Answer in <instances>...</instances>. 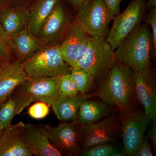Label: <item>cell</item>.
Masks as SVG:
<instances>
[{"instance_id": "cell-13", "label": "cell", "mask_w": 156, "mask_h": 156, "mask_svg": "<svg viewBox=\"0 0 156 156\" xmlns=\"http://www.w3.org/2000/svg\"><path fill=\"white\" fill-rule=\"evenodd\" d=\"M70 22L67 12L59 1L42 24L37 38L44 46L58 41L60 43Z\"/></svg>"}, {"instance_id": "cell-36", "label": "cell", "mask_w": 156, "mask_h": 156, "mask_svg": "<svg viewBox=\"0 0 156 156\" xmlns=\"http://www.w3.org/2000/svg\"><path fill=\"white\" fill-rule=\"evenodd\" d=\"M0 106H1V105H0Z\"/></svg>"}, {"instance_id": "cell-4", "label": "cell", "mask_w": 156, "mask_h": 156, "mask_svg": "<svg viewBox=\"0 0 156 156\" xmlns=\"http://www.w3.org/2000/svg\"><path fill=\"white\" fill-rule=\"evenodd\" d=\"M23 66L29 77H59L70 73L72 68L62 58L58 45L44 46Z\"/></svg>"}, {"instance_id": "cell-6", "label": "cell", "mask_w": 156, "mask_h": 156, "mask_svg": "<svg viewBox=\"0 0 156 156\" xmlns=\"http://www.w3.org/2000/svg\"><path fill=\"white\" fill-rule=\"evenodd\" d=\"M78 130L82 151L89 147L105 142L115 144L121 135L119 115L113 112L97 122L84 126L78 124Z\"/></svg>"}, {"instance_id": "cell-8", "label": "cell", "mask_w": 156, "mask_h": 156, "mask_svg": "<svg viewBox=\"0 0 156 156\" xmlns=\"http://www.w3.org/2000/svg\"><path fill=\"white\" fill-rule=\"evenodd\" d=\"M114 17L104 0H91L77 11L75 18L92 37L105 39L109 30V26Z\"/></svg>"}, {"instance_id": "cell-29", "label": "cell", "mask_w": 156, "mask_h": 156, "mask_svg": "<svg viewBox=\"0 0 156 156\" xmlns=\"http://www.w3.org/2000/svg\"><path fill=\"white\" fill-rule=\"evenodd\" d=\"M148 136H144L143 140L136 151L134 156H152L151 147Z\"/></svg>"}, {"instance_id": "cell-16", "label": "cell", "mask_w": 156, "mask_h": 156, "mask_svg": "<svg viewBox=\"0 0 156 156\" xmlns=\"http://www.w3.org/2000/svg\"><path fill=\"white\" fill-rule=\"evenodd\" d=\"M27 77L22 62L15 60L0 64V105Z\"/></svg>"}, {"instance_id": "cell-12", "label": "cell", "mask_w": 156, "mask_h": 156, "mask_svg": "<svg viewBox=\"0 0 156 156\" xmlns=\"http://www.w3.org/2000/svg\"><path fill=\"white\" fill-rule=\"evenodd\" d=\"M134 81L137 101L151 121L156 122V78L151 65L142 72H134Z\"/></svg>"}, {"instance_id": "cell-18", "label": "cell", "mask_w": 156, "mask_h": 156, "mask_svg": "<svg viewBox=\"0 0 156 156\" xmlns=\"http://www.w3.org/2000/svg\"><path fill=\"white\" fill-rule=\"evenodd\" d=\"M30 10L24 6L3 9L0 13V24L10 38L27 26Z\"/></svg>"}, {"instance_id": "cell-7", "label": "cell", "mask_w": 156, "mask_h": 156, "mask_svg": "<svg viewBox=\"0 0 156 156\" xmlns=\"http://www.w3.org/2000/svg\"><path fill=\"white\" fill-rule=\"evenodd\" d=\"M146 0H131L123 12L115 16L105 40L115 50L143 21L146 14Z\"/></svg>"}, {"instance_id": "cell-33", "label": "cell", "mask_w": 156, "mask_h": 156, "mask_svg": "<svg viewBox=\"0 0 156 156\" xmlns=\"http://www.w3.org/2000/svg\"><path fill=\"white\" fill-rule=\"evenodd\" d=\"M155 7H156V0H148L146 2V11H150Z\"/></svg>"}, {"instance_id": "cell-23", "label": "cell", "mask_w": 156, "mask_h": 156, "mask_svg": "<svg viewBox=\"0 0 156 156\" xmlns=\"http://www.w3.org/2000/svg\"><path fill=\"white\" fill-rule=\"evenodd\" d=\"M70 74L79 93L87 95L96 92L97 86L86 70L76 66L72 67Z\"/></svg>"}, {"instance_id": "cell-26", "label": "cell", "mask_w": 156, "mask_h": 156, "mask_svg": "<svg viewBox=\"0 0 156 156\" xmlns=\"http://www.w3.org/2000/svg\"><path fill=\"white\" fill-rule=\"evenodd\" d=\"M58 89L59 95L65 97H73L79 93L70 73L64 75L58 78Z\"/></svg>"}, {"instance_id": "cell-22", "label": "cell", "mask_w": 156, "mask_h": 156, "mask_svg": "<svg viewBox=\"0 0 156 156\" xmlns=\"http://www.w3.org/2000/svg\"><path fill=\"white\" fill-rule=\"evenodd\" d=\"M59 0H38L30 10L27 27L29 31L37 38L41 27Z\"/></svg>"}, {"instance_id": "cell-9", "label": "cell", "mask_w": 156, "mask_h": 156, "mask_svg": "<svg viewBox=\"0 0 156 156\" xmlns=\"http://www.w3.org/2000/svg\"><path fill=\"white\" fill-rule=\"evenodd\" d=\"M91 37L76 18L70 22L58 48L63 59L71 67H75L83 55Z\"/></svg>"}, {"instance_id": "cell-27", "label": "cell", "mask_w": 156, "mask_h": 156, "mask_svg": "<svg viewBox=\"0 0 156 156\" xmlns=\"http://www.w3.org/2000/svg\"><path fill=\"white\" fill-rule=\"evenodd\" d=\"M145 14L143 21L145 23L151 26L152 29V50L151 54V58L155 61L156 57V7L148 11Z\"/></svg>"}, {"instance_id": "cell-14", "label": "cell", "mask_w": 156, "mask_h": 156, "mask_svg": "<svg viewBox=\"0 0 156 156\" xmlns=\"http://www.w3.org/2000/svg\"><path fill=\"white\" fill-rule=\"evenodd\" d=\"M22 138L24 145L33 156H62L60 151L50 144L42 125L25 124Z\"/></svg>"}, {"instance_id": "cell-15", "label": "cell", "mask_w": 156, "mask_h": 156, "mask_svg": "<svg viewBox=\"0 0 156 156\" xmlns=\"http://www.w3.org/2000/svg\"><path fill=\"white\" fill-rule=\"evenodd\" d=\"M25 124L22 122L4 129L0 137V156H32L24 145L23 134Z\"/></svg>"}, {"instance_id": "cell-10", "label": "cell", "mask_w": 156, "mask_h": 156, "mask_svg": "<svg viewBox=\"0 0 156 156\" xmlns=\"http://www.w3.org/2000/svg\"><path fill=\"white\" fill-rule=\"evenodd\" d=\"M51 144L62 156H77L82 152L79 140L78 124L76 122H65L55 127L42 125Z\"/></svg>"}, {"instance_id": "cell-25", "label": "cell", "mask_w": 156, "mask_h": 156, "mask_svg": "<svg viewBox=\"0 0 156 156\" xmlns=\"http://www.w3.org/2000/svg\"><path fill=\"white\" fill-rule=\"evenodd\" d=\"M11 39L0 24V64L15 61Z\"/></svg>"}, {"instance_id": "cell-17", "label": "cell", "mask_w": 156, "mask_h": 156, "mask_svg": "<svg viewBox=\"0 0 156 156\" xmlns=\"http://www.w3.org/2000/svg\"><path fill=\"white\" fill-rule=\"evenodd\" d=\"M10 39L15 59L22 63L45 46L30 33L27 26Z\"/></svg>"}, {"instance_id": "cell-30", "label": "cell", "mask_w": 156, "mask_h": 156, "mask_svg": "<svg viewBox=\"0 0 156 156\" xmlns=\"http://www.w3.org/2000/svg\"><path fill=\"white\" fill-rule=\"evenodd\" d=\"M112 14L114 16L119 14L121 3L126 0H104Z\"/></svg>"}, {"instance_id": "cell-11", "label": "cell", "mask_w": 156, "mask_h": 156, "mask_svg": "<svg viewBox=\"0 0 156 156\" xmlns=\"http://www.w3.org/2000/svg\"><path fill=\"white\" fill-rule=\"evenodd\" d=\"M58 78L28 77L20 84L14 92L27 93L31 96L34 101H42L49 106H51L59 96Z\"/></svg>"}, {"instance_id": "cell-1", "label": "cell", "mask_w": 156, "mask_h": 156, "mask_svg": "<svg viewBox=\"0 0 156 156\" xmlns=\"http://www.w3.org/2000/svg\"><path fill=\"white\" fill-rule=\"evenodd\" d=\"M134 74L131 67L117 60L106 79L97 87V96L119 111L134 107L137 101Z\"/></svg>"}, {"instance_id": "cell-21", "label": "cell", "mask_w": 156, "mask_h": 156, "mask_svg": "<svg viewBox=\"0 0 156 156\" xmlns=\"http://www.w3.org/2000/svg\"><path fill=\"white\" fill-rule=\"evenodd\" d=\"M113 112V106L103 101L87 99L80 106L76 122L81 126L93 124L108 116Z\"/></svg>"}, {"instance_id": "cell-32", "label": "cell", "mask_w": 156, "mask_h": 156, "mask_svg": "<svg viewBox=\"0 0 156 156\" xmlns=\"http://www.w3.org/2000/svg\"><path fill=\"white\" fill-rule=\"evenodd\" d=\"M77 11L80 10L91 0H67Z\"/></svg>"}, {"instance_id": "cell-19", "label": "cell", "mask_w": 156, "mask_h": 156, "mask_svg": "<svg viewBox=\"0 0 156 156\" xmlns=\"http://www.w3.org/2000/svg\"><path fill=\"white\" fill-rule=\"evenodd\" d=\"M96 96V92L87 95L79 93L75 96L71 97L59 95L52 106L55 115L59 121L76 122L78 112L81 105L84 101Z\"/></svg>"}, {"instance_id": "cell-2", "label": "cell", "mask_w": 156, "mask_h": 156, "mask_svg": "<svg viewBox=\"0 0 156 156\" xmlns=\"http://www.w3.org/2000/svg\"><path fill=\"white\" fill-rule=\"evenodd\" d=\"M115 50L118 61L134 72H142L151 65L152 37L148 25L139 24Z\"/></svg>"}, {"instance_id": "cell-28", "label": "cell", "mask_w": 156, "mask_h": 156, "mask_svg": "<svg viewBox=\"0 0 156 156\" xmlns=\"http://www.w3.org/2000/svg\"><path fill=\"white\" fill-rule=\"evenodd\" d=\"M49 112V105L44 102L39 101L34 104L29 108L28 113L30 116L33 119L40 120L47 117Z\"/></svg>"}, {"instance_id": "cell-20", "label": "cell", "mask_w": 156, "mask_h": 156, "mask_svg": "<svg viewBox=\"0 0 156 156\" xmlns=\"http://www.w3.org/2000/svg\"><path fill=\"white\" fill-rule=\"evenodd\" d=\"M33 101L32 98L27 93L13 92L0 106V129L10 126L14 117Z\"/></svg>"}, {"instance_id": "cell-35", "label": "cell", "mask_w": 156, "mask_h": 156, "mask_svg": "<svg viewBox=\"0 0 156 156\" xmlns=\"http://www.w3.org/2000/svg\"><path fill=\"white\" fill-rule=\"evenodd\" d=\"M14 1H18V0H14Z\"/></svg>"}, {"instance_id": "cell-5", "label": "cell", "mask_w": 156, "mask_h": 156, "mask_svg": "<svg viewBox=\"0 0 156 156\" xmlns=\"http://www.w3.org/2000/svg\"><path fill=\"white\" fill-rule=\"evenodd\" d=\"M119 115L123 142L122 153L124 156H134L143 140L151 120L144 111L136 109L135 107L120 110Z\"/></svg>"}, {"instance_id": "cell-31", "label": "cell", "mask_w": 156, "mask_h": 156, "mask_svg": "<svg viewBox=\"0 0 156 156\" xmlns=\"http://www.w3.org/2000/svg\"><path fill=\"white\" fill-rule=\"evenodd\" d=\"M152 124L148 133V137L151 140L154 151L156 152V122H152Z\"/></svg>"}, {"instance_id": "cell-24", "label": "cell", "mask_w": 156, "mask_h": 156, "mask_svg": "<svg viewBox=\"0 0 156 156\" xmlns=\"http://www.w3.org/2000/svg\"><path fill=\"white\" fill-rule=\"evenodd\" d=\"M82 156H124L122 151L109 142L89 147L82 151Z\"/></svg>"}, {"instance_id": "cell-34", "label": "cell", "mask_w": 156, "mask_h": 156, "mask_svg": "<svg viewBox=\"0 0 156 156\" xmlns=\"http://www.w3.org/2000/svg\"><path fill=\"white\" fill-rule=\"evenodd\" d=\"M3 131H4V130H1L0 129V137L2 136V134Z\"/></svg>"}, {"instance_id": "cell-3", "label": "cell", "mask_w": 156, "mask_h": 156, "mask_svg": "<svg viewBox=\"0 0 156 156\" xmlns=\"http://www.w3.org/2000/svg\"><path fill=\"white\" fill-rule=\"evenodd\" d=\"M116 60L115 50L105 39L92 37L76 66L89 73L98 87L106 79Z\"/></svg>"}]
</instances>
